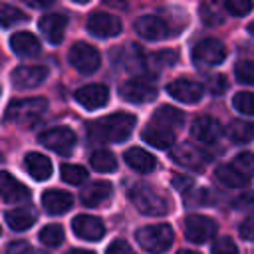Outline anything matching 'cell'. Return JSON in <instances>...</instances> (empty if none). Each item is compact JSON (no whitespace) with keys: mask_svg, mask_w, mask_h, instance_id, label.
Wrapping results in <instances>:
<instances>
[{"mask_svg":"<svg viewBox=\"0 0 254 254\" xmlns=\"http://www.w3.org/2000/svg\"><path fill=\"white\" fill-rule=\"evenodd\" d=\"M10 48L14 50L16 56L20 58H34L40 54L42 46H40V40L32 34V32H16L12 34L10 38Z\"/></svg>","mask_w":254,"mask_h":254,"instance_id":"cell-22","label":"cell"},{"mask_svg":"<svg viewBox=\"0 0 254 254\" xmlns=\"http://www.w3.org/2000/svg\"><path fill=\"white\" fill-rule=\"evenodd\" d=\"M0 234H2V228H0Z\"/></svg>","mask_w":254,"mask_h":254,"instance_id":"cell-52","label":"cell"},{"mask_svg":"<svg viewBox=\"0 0 254 254\" xmlns=\"http://www.w3.org/2000/svg\"><path fill=\"white\" fill-rule=\"evenodd\" d=\"M190 135L194 139H198L200 143H212L222 135V127L214 117L208 115H200L192 121L190 125Z\"/></svg>","mask_w":254,"mask_h":254,"instance_id":"cell-19","label":"cell"},{"mask_svg":"<svg viewBox=\"0 0 254 254\" xmlns=\"http://www.w3.org/2000/svg\"><path fill=\"white\" fill-rule=\"evenodd\" d=\"M125 48H127V54H129V56H125L121 48L113 52L115 56L119 54V64H121L125 69H131V71H133V69H139V67L143 65V56H141L139 46H137V44H129V46H125Z\"/></svg>","mask_w":254,"mask_h":254,"instance_id":"cell-30","label":"cell"},{"mask_svg":"<svg viewBox=\"0 0 254 254\" xmlns=\"http://www.w3.org/2000/svg\"><path fill=\"white\" fill-rule=\"evenodd\" d=\"M129 200L145 216H163L169 210V200L155 187L147 183H137L129 189Z\"/></svg>","mask_w":254,"mask_h":254,"instance_id":"cell-3","label":"cell"},{"mask_svg":"<svg viewBox=\"0 0 254 254\" xmlns=\"http://www.w3.org/2000/svg\"><path fill=\"white\" fill-rule=\"evenodd\" d=\"M234 208H236V210H254V190L240 194V196L234 200Z\"/></svg>","mask_w":254,"mask_h":254,"instance_id":"cell-44","label":"cell"},{"mask_svg":"<svg viewBox=\"0 0 254 254\" xmlns=\"http://www.w3.org/2000/svg\"><path fill=\"white\" fill-rule=\"evenodd\" d=\"M135 30H137V34H139L141 38L151 40V42L163 40V38H167V34H169L167 22L161 20L159 16H153V14H143V16H139V18L135 20Z\"/></svg>","mask_w":254,"mask_h":254,"instance_id":"cell-16","label":"cell"},{"mask_svg":"<svg viewBox=\"0 0 254 254\" xmlns=\"http://www.w3.org/2000/svg\"><path fill=\"white\" fill-rule=\"evenodd\" d=\"M234 75H236V81L246 83V85H254V62L252 60L238 62L234 67Z\"/></svg>","mask_w":254,"mask_h":254,"instance_id":"cell-38","label":"cell"},{"mask_svg":"<svg viewBox=\"0 0 254 254\" xmlns=\"http://www.w3.org/2000/svg\"><path fill=\"white\" fill-rule=\"evenodd\" d=\"M50 4H52L50 0H44V2H28L30 8H46V6H50Z\"/></svg>","mask_w":254,"mask_h":254,"instance_id":"cell-48","label":"cell"},{"mask_svg":"<svg viewBox=\"0 0 254 254\" xmlns=\"http://www.w3.org/2000/svg\"><path fill=\"white\" fill-rule=\"evenodd\" d=\"M46 111H48V99H44V97L16 99L8 105L4 121L12 123V125H18L22 129H30L44 117Z\"/></svg>","mask_w":254,"mask_h":254,"instance_id":"cell-2","label":"cell"},{"mask_svg":"<svg viewBox=\"0 0 254 254\" xmlns=\"http://www.w3.org/2000/svg\"><path fill=\"white\" fill-rule=\"evenodd\" d=\"M139 246L151 254H161L173 244V228L169 224H149L135 232Z\"/></svg>","mask_w":254,"mask_h":254,"instance_id":"cell-4","label":"cell"},{"mask_svg":"<svg viewBox=\"0 0 254 254\" xmlns=\"http://www.w3.org/2000/svg\"><path fill=\"white\" fill-rule=\"evenodd\" d=\"M40 240L46 246H60L64 240V228L60 224H48L40 230Z\"/></svg>","mask_w":254,"mask_h":254,"instance_id":"cell-35","label":"cell"},{"mask_svg":"<svg viewBox=\"0 0 254 254\" xmlns=\"http://www.w3.org/2000/svg\"><path fill=\"white\" fill-rule=\"evenodd\" d=\"M123 159H125V163H127L133 171H137V173H151V171L157 167V159H155L149 151H145V149H141V147H131V149H127L125 155H123Z\"/></svg>","mask_w":254,"mask_h":254,"instance_id":"cell-25","label":"cell"},{"mask_svg":"<svg viewBox=\"0 0 254 254\" xmlns=\"http://www.w3.org/2000/svg\"><path fill=\"white\" fill-rule=\"evenodd\" d=\"M226 135L232 141H238V143L252 141L254 139V123L244 121V119H234V121H230L228 129H226Z\"/></svg>","mask_w":254,"mask_h":254,"instance_id":"cell-28","label":"cell"},{"mask_svg":"<svg viewBox=\"0 0 254 254\" xmlns=\"http://www.w3.org/2000/svg\"><path fill=\"white\" fill-rule=\"evenodd\" d=\"M192 62L194 65L200 67H210V65H218L224 62L226 58V48L220 40L216 38H204L200 40L194 48H192Z\"/></svg>","mask_w":254,"mask_h":254,"instance_id":"cell-5","label":"cell"},{"mask_svg":"<svg viewBox=\"0 0 254 254\" xmlns=\"http://www.w3.org/2000/svg\"><path fill=\"white\" fill-rule=\"evenodd\" d=\"M48 77V67L44 65H18L12 71V85L18 89H34Z\"/></svg>","mask_w":254,"mask_h":254,"instance_id":"cell-12","label":"cell"},{"mask_svg":"<svg viewBox=\"0 0 254 254\" xmlns=\"http://www.w3.org/2000/svg\"><path fill=\"white\" fill-rule=\"evenodd\" d=\"M36 218H38V214L32 206H16L12 210H6V222L16 232L28 230L36 222Z\"/></svg>","mask_w":254,"mask_h":254,"instance_id":"cell-26","label":"cell"},{"mask_svg":"<svg viewBox=\"0 0 254 254\" xmlns=\"http://www.w3.org/2000/svg\"><path fill=\"white\" fill-rule=\"evenodd\" d=\"M248 32L254 36V22H250V24H248Z\"/></svg>","mask_w":254,"mask_h":254,"instance_id":"cell-51","label":"cell"},{"mask_svg":"<svg viewBox=\"0 0 254 254\" xmlns=\"http://www.w3.org/2000/svg\"><path fill=\"white\" fill-rule=\"evenodd\" d=\"M212 254H238V246L230 240V236H220L212 244Z\"/></svg>","mask_w":254,"mask_h":254,"instance_id":"cell-40","label":"cell"},{"mask_svg":"<svg viewBox=\"0 0 254 254\" xmlns=\"http://www.w3.org/2000/svg\"><path fill=\"white\" fill-rule=\"evenodd\" d=\"M67 254H95V252H91V250H83V248H71Z\"/></svg>","mask_w":254,"mask_h":254,"instance_id":"cell-49","label":"cell"},{"mask_svg":"<svg viewBox=\"0 0 254 254\" xmlns=\"http://www.w3.org/2000/svg\"><path fill=\"white\" fill-rule=\"evenodd\" d=\"M226 87H228V81H226V77L222 73H216V75L208 77V81H206V89L212 95H222L226 91Z\"/></svg>","mask_w":254,"mask_h":254,"instance_id":"cell-42","label":"cell"},{"mask_svg":"<svg viewBox=\"0 0 254 254\" xmlns=\"http://www.w3.org/2000/svg\"><path fill=\"white\" fill-rule=\"evenodd\" d=\"M71 228L77 238L89 240V242H95V240L103 238V234H105V224L101 222V218L91 216V214H77L71 220Z\"/></svg>","mask_w":254,"mask_h":254,"instance_id":"cell-11","label":"cell"},{"mask_svg":"<svg viewBox=\"0 0 254 254\" xmlns=\"http://www.w3.org/2000/svg\"><path fill=\"white\" fill-rule=\"evenodd\" d=\"M65 26H67V18L64 14H46L40 18V30L50 44H60L64 40Z\"/></svg>","mask_w":254,"mask_h":254,"instance_id":"cell-20","label":"cell"},{"mask_svg":"<svg viewBox=\"0 0 254 254\" xmlns=\"http://www.w3.org/2000/svg\"><path fill=\"white\" fill-rule=\"evenodd\" d=\"M161 123L163 127L167 129H173V127H181L185 123V115L183 111L171 107V105H161L157 111H155V125Z\"/></svg>","mask_w":254,"mask_h":254,"instance_id":"cell-27","label":"cell"},{"mask_svg":"<svg viewBox=\"0 0 254 254\" xmlns=\"http://www.w3.org/2000/svg\"><path fill=\"white\" fill-rule=\"evenodd\" d=\"M24 167H26L28 175H30L32 179H36V181H48V179L52 177V171H54L52 161H50L46 155L36 153V151L28 153V155L24 157Z\"/></svg>","mask_w":254,"mask_h":254,"instance_id":"cell-24","label":"cell"},{"mask_svg":"<svg viewBox=\"0 0 254 254\" xmlns=\"http://www.w3.org/2000/svg\"><path fill=\"white\" fill-rule=\"evenodd\" d=\"M216 179L224 185V187H230V189H242L246 187L248 179H244L242 175H238L230 165H220L216 169Z\"/></svg>","mask_w":254,"mask_h":254,"instance_id":"cell-31","label":"cell"},{"mask_svg":"<svg viewBox=\"0 0 254 254\" xmlns=\"http://www.w3.org/2000/svg\"><path fill=\"white\" fill-rule=\"evenodd\" d=\"M89 161H91V167H93L95 171H99V173H111V171L117 169V159H115V155H113L111 151H107V149L93 151Z\"/></svg>","mask_w":254,"mask_h":254,"instance_id":"cell-29","label":"cell"},{"mask_svg":"<svg viewBox=\"0 0 254 254\" xmlns=\"http://www.w3.org/2000/svg\"><path fill=\"white\" fill-rule=\"evenodd\" d=\"M71 204H73V198L65 190L50 189L42 194V206L48 214H64L71 208Z\"/></svg>","mask_w":254,"mask_h":254,"instance_id":"cell-21","label":"cell"},{"mask_svg":"<svg viewBox=\"0 0 254 254\" xmlns=\"http://www.w3.org/2000/svg\"><path fill=\"white\" fill-rule=\"evenodd\" d=\"M60 173H62V179L67 185H81L87 179V171L81 165H69V163H65V165H62Z\"/></svg>","mask_w":254,"mask_h":254,"instance_id":"cell-33","label":"cell"},{"mask_svg":"<svg viewBox=\"0 0 254 254\" xmlns=\"http://www.w3.org/2000/svg\"><path fill=\"white\" fill-rule=\"evenodd\" d=\"M135 121H137L135 115L127 113V111L111 113V115H105V117L93 121L87 129V135L95 143H107V141L119 143V141H125L133 133Z\"/></svg>","mask_w":254,"mask_h":254,"instance_id":"cell-1","label":"cell"},{"mask_svg":"<svg viewBox=\"0 0 254 254\" xmlns=\"http://www.w3.org/2000/svg\"><path fill=\"white\" fill-rule=\"evenodd\" d=\"M111 194H113V187L111 183L107 181H93L89 183L83 190H81V202L85 206H91V208H97V206H103L105 202L111 200Z\"/></svg>","mask_w":254,"mask_h":254,"instance_id":"cell-17","label":"cell"},{"mask_svg":"<svg viewBox=\"0 0 254 254\" xmlns=\"http://www.w3.org/2000/svg\"><path fill=\"white\" fill-rule=\"evenodd\" d=\"M40 143L60 155H69L75 147V135L67 127H52L40 133Z\"/></svg>","mask_w":254,"mask_h":254,"instance_id":"cell-8","label":"cell"},{"mask_svg":"<svg viewBox=\"0 0 254 254\" xmlns=\"http://www.w3.org/2000/svg\"><path fill=\"white\" fill-rule=\"evenodd\" d=\"M171 157L175 163L187 167V169H202L204 163L208 161V155L202 153L196 145L192 143H179V145H173L171 147Z\"/></svg>","mask_w":254,"mask_h":254,"instance_id":"cell-10","label":"cell"},{"mask_svg":"<svg viewBox=\"0 0 254 254\" xmlns=\"http://www.w3.org/2000/svg\"><path fill=\"white\" fill-rule=\"evenodd\" d=\"M216 228H218L216 222L204 214H189L183 222L187 240H190L194 244H202V242H208L210 238H214Z\"/></svg>","mask_w":254,"mask_h":254,"instance_id":"cell-6","label":"cell"},{"mask_svg":"<svg viewBox=\"0 0 254 254\" xmlns=\"http://www.w3.org/2000/svg\"><path fill=\"white\" fill-rule=\"evenodd\" d=\"M24 20H26V16L20 8H16V6H2L0 8V26L2 28H12Z\"/></svg>","mask_w":254,"mask_h":254,"instance_id":"cell-34","label":"cell"},{"mask_svg":"<svg viewBox=\"0 0 254 254\" xmlns=\"http://www.w3.org/2000/svg\"><path fill=\"white\" fill-rule=\"evenodd\" d=\"M119 93L129 103H147L157 95V89L147 79H129L119 87Z\"/></svg>","mask_w":254,"mask_h":254,"instance_id":"cell-13","label":"cell"},{"mask_svg":"<svg viewBox=\"0 0 254 254\" xmlns=\"http://www.w3.org/2000/svg\"><path fill=\"white\" fill-rule=\"evenodd\" d=\"M69 64L79 71V73H93L99 64H101V56L99 52L87 44V42H75L71 48H69Z\"/></svg>","mask_w":254,"mask_h":254,"instance_id":"cell-7","label":"cell"},{"mask_svg":"<svg viewBox=\"0 0 254 254\" xmlns=\"http://www.w3.org/2000/svg\"><path fill=\"white\" fill-rule=\"evenodd\" d=\"M222 8L224 6H218V4H202L200 6V12H202V20L208 24V26H218L224 22V14H222Z\"/></svg>","mask_w":254,"mask_h":254,"instance_id":"cell-37","label":"cell"},{"mask_svg":"<svg viewBox=\"0 0 254 254\" xmlns=\"http://www.w3.org/2000/svg\"><path fill=\"white\" fill-rule=\"evenodd\" d=\"M177 254H198V252H194V250H179Z\"/></svg>","mask_w":254,"mask_h":254,"instance_id":"cell-50","label":"cell"},{"mask_svg":"<svg viewBox=\"0 0 254 254\" xmlns=\"http://www.w3.org/2000/svg\"><path fill=\"white\" fill-rule=\"evenodd\" d=\"M105 254H135V250H133L131 244L125 242V240H113V242L107 246Z\"/></svg>","mask_w":254,"mask_h":254,"instance_id":"cell-43","label":"cell"},{"mask_svg":"<svg viewBox=\"0 0 254 254\" xmlns=\"http://www.w3.org/2000/svg\"><path fill=\"white\" fill-rule=\"evenodd\" d=\"M87 30L95 38H113L121 32V20L109 12H93L87 18Z\"/></svg>","mask_w":254,"mask_h":254,"instance_id":"cell-9","label":"cell"},{"mask_svg":"<svg viewBox=\"0 0 254 254\" xmlns=\"http://www.w3.org/2000/svg\"><path fill=\"white\" fill-rule=\"evenodd\" d=\"M224 10H228L232 16H246L252 10V2L250 0H226Z\"/></svg>","mask_w":254,"mask_h":254,"instance_id":"cell-39","label":"cell"},{"mask_svg":"<svg viewBox=\"0 0 254 254\" xmlns=\"http://www.w3.org/2000/svg\"><path fill=\"white\" fill-rule=\"evenodd\" d=\"M6 252L8 254H30L32 252V246L26 240H14V242L8 244Z\"/></svg>","mask_w":254,"mask_h":254,"instance_id":"cell-45","label":"cell"},{"mask_svg":"<svg viewBox=\"0 0 254 254\" xmlns=\"http://www.w3.org/2000/svg\"><path fill=\"white\" fill-rule=\"evenodd\" d=\"M238 175H242L244 179H252L254 177V153H240L236 155V159L230 165Z\"/></svg>","mask_w":254,"mask_h":254,"instance_id":"cell-32","label":"cell"},{"mask_svg":"<svg viewBox=\"0 0 254 254\" xmlns=\"http://www.w3.org/2000/svg\"><path fill=\"white\" fill-rule=\"evenodd\" d=\"M141 137L145 143L157 147V149H171L175 145V133L173 129H167L163 125H155V123H149L143 131H141Z\"/></svg>","mask_w":254,"mask_h":254,"instance_id":"cell-23","label":"cell"},{"mask_svg":"<svg viewBox=\"0 0 254 254\" xmlns=\"http://www.w3.org/2000/svg\"><path fill=\"white\" fill-rule=\"evenodd\" d=\"M173 185L181 190V192H187V189H190L192 187V179L190 177H183V175H177L175 179H173Z\"/></svg>","mask_w":254,"mask_h":254,"instance_id":"cell-47","label":"cell"},{"mask_svg":"<svg viewBox=\"0 0 254 254\" xmlns=\"http://www.w3.org/2000/svg\"><path fill=\"white\" fill-rule=\"evenodd\" d=\"M0 196L6 202H22L30 196V190L14 175L0 171Z\"/></svg>","mask_w":254,"mask_h":254,"instance_id":"cell-18","label":"cell"},{"mask_svg":"<svg viewBox=\"0 0 254 254\" xmlns=\"http://www.w3.org/2000/svg\"><path fill=\"white\" fill-rule=\"evenodd\" d=\"M177 62V54L175 52H157V54H153L151 58H149V64L151 65H157V67H165V65H173Z\"/></svg>","mask_w":254,"mask_h":254,"instance_id":"cell-41","label":"cell"},{"mask_svg":"<svg viewBox=\"0 0 254 254\" xmlns=\"http://www.w3.org/2000/svg\"><path fill=\"white\" fill-rule=\"evenodd\" d=\"M232 105L236 111L244 115H254V93L252 91H238L232 97Z\"/></svg>","mask_w":254,"mask_h":254,"instance_id":"cell-36","label":"cell"},{"mask_svg":"<svg viewBox=\"0 0 254 254\" xmlns=\"http://www.w3.org/2000/svg\"><path fill=\"white\" fill-rule=\"evenodd\" d=\"M238 232H240V236H242L244 240H254V216H248V218L240 224Z\"/></svg>","mask_w":254,"mask_h":254,"instance_id":"cell-46","label":"cell"},{"mask_svg":"<svg viewBox=\"0 0 254 254\" xmlns=\"http://www.w3.org/2000/svg\"><path fill=\"white\" fill-rule=\"evenodd\" d=\"M167 91H169V95H173L177 101H183V103H196V101H200L204 87H202L198 81H192V79H187V77H179V79H173V81L167 85Z\"/></svg>","mask_w":254,"mask_h":254,"instance_id":"cell-14","label":"cell"},{"mask_svg":"<svg viewBox=\"0 0 254 254\" xmlns=\"http://www.w3.org/2000/svg\"><path fill=\"white\" fill-rule=\"evenodd\" d=\"M109 89L103 83H89L75 91V101L85 109H99L107 103Z\"/></svg>","mask_w":254,"mask_h":254,"instance_id":"cell-15","label":"cell"}]
</instances>
